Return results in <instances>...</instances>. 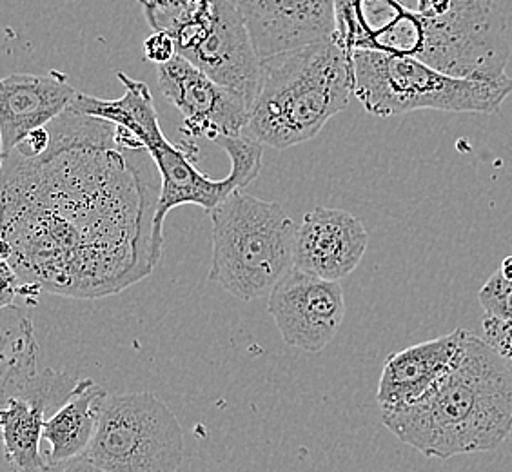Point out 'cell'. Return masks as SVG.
I'll list each match as a JSON object with an SVG mask.
<instances>
[{
    "label": "cell",
    "instance_id": "cell-25",
    "mask_svg": "<svg viewBox=\"0 0 512 472\" xmlns=\"http://www.w3.org/2000/svg\"><path fill=\"white\" fill-rule=\"evenodd\" d=\"M138 2H140V4H142V6H146V4H148L149 0H138Z\"/></svg>",
    "mask_w": 512,
    "mask_h": 472
},
{
    "label": "cell",
    "instance_id": "cell-14",
    "mask_svg": "<svg viewBox=\"0 0 512 472\" xmlns=\"http://www.w3.org/2000/svg\"><path fill=\"white\" fill-rule=\"evenodd\" d=\"M79 91L64 75H10L0 82L2 155L17 148L31 131L46 128L75 102Z\"/></svg>",
    "mask_w": 512,
    "mask_h": 472
},
{
    "label": "cell",
    "instance_id": "cell-9",
    "mask_svg": "<svg viewBox=\"0 0 512 472\" xmlns=\"http://www.w3.org/2000/svg\"><path fill=\"white\" fill-rule=\"evenodd\" d=\"M171 35L178 55L253 104L260 82V57L231 0H206Z\"/></svg>",
    "mask_w": 512,
    "mask_h": 472
},
{
    "label": "cell",
    "instance_id": "cell-24",
    "mask_svg": "<svg viewBox=\"0 0 512 472\" xmlns=\"http://www.w3.org/2000/svg\"><path fill=\"white\" fill-rule=\"evenodd\" d=\"M429 2H431V0H418V11L427 10V6H429Z\"/></svg>",
    "mask_w": 512,
    "mask_h": 472
},
{
    "label": "cell",
    "instance_id": "cell-22",
    "mask_svg": "<svg viewBox=\"0 0 512 472\" xmlns=\"http://www.w3.org/2000/svg\"><path fill=\"white\" fill-rule=\"evenodd\" d=\"M48 472H109L106 469H102L99 465H95L93 462H89L88 458L80 456V458H73L69 462L59 463V465H53L50 467Z\"/></svg>",
    "mask_w": 512,
    "mask_h": 472
},
{
    "label": "cell",
    "instance_id": "cell-20",
    "mask_svg": "<svg viewBox=\"0 0 512 472\" xmlns=\"http://www.w3.org/2000/svg\"><path fill=\"white\" fill-rule=\"evenodd\" d=\"M483 340L493 345L512 369V322H502L483 316Z\"/></svg>",
    "mask_w": 512,
    "mask_h": 472
},
{
    "label": "cell",
    "instance_id": "cell-2",
    "mask_svg": "<svg viewBox=\"0 0 512 472\" xmlns=\"http://www.w3.org/2000/svg\"><path fill=\"white\" fill-rule=\"evenodd\" d=\"M382 422L427 458L493 451L512 433V369L493 345L465 331L444 376L418 402L382 411Z\"/></svg>",
    "mask_w": 512,
    "mask_h": 472
},
{
    "label": "cell",
    "instance_id": "cell-18",
    "mask_svg": "<svg viewBox=\"0 0 512 472\" xmlns=\"http://www.w3.org/2000/svg\"><path fill=\"white\" fill-rule=\"evenodd\" d=\"M2 402L19 396L39 376V344L30 318L15 305H2Z\"/></svg>",
    "mask_w": 512,
    "mask_h": 472
},
{
    "label": "cell",
    "instance_id": "cell-1",
    "mask_svg": "<svg viewBox=\"0 0 512 472\" xmlns=\"http://www.w3.org/2000/svg\"><path fill=\"white\" fill-rule=\"evenodd\" d=\"M39 157L2 155V260L26 293H120L157 266L153 189L137 138L71 104Z\"/></svg>",
    "mask_w": 512,
    "mask_h": 472
},
{
    "label": "cell",
    "instance_id": "cell-10",
    "mask_svg": "<svg viewBox=\"0 0 512 472\" xmlns=\"http://www.w3.org/2000/svg\"><path fill=\"white\" fill-rule=\"evenodd\" d=\"M267 313L289 347L320 353L344 324V289L295 267L269 293Z\"/></svg>",
    "mask_w": 512,
    "mask_h": 472
},
{
    "label": "cell",
    "instance_id": "cell-8",
    "mask_svg": "<svg viewBox=\"0 0 512 472\" xmlns=\"http://www.w3.org/2000/svg\"><path fill=\"white\" fill-rule=\"evenodd\" d=\"M507 28L494 0H453L444 15L422 13V40L414 59L460 79L507 80Z\"/></svg>",
    "mask_w": 512,
    "mask_h": 472
},
{
    "label": "cell",
    "instance_id": "cell-13",
    "mask_svg": "<svg viewBox=\"0 0 512 472\" xmlns=\"http://www.w3.org/2000/svg\"><path fill=\"white\" fill-rule=\"evenodd\" d=\"M367 246L369 233L360 218L344 209L318 206L298 227L295 267L340 282L360 266Z\"/></svg>",
    "mask_w": 512,
    "mask_h": 472
},
{
    "label": "cell",
    "instance_id": "cell-23",
    "mask_svg": "<svg viewBox=\"0 0 512 472\" xmlns=\"http://www.w3.org/2000/svg\"><path fill=\"white\" fill-rule=\"evenodd\" d=\"M500 273H502L505 278L512 280V256L503 258L502 266H500Z\"/></svg>",
    "mask_w": 512,
    "mask_h": 472
},
{
    "label": "cell",
    "instance_id": "cell-4",
    "mask_svg": "<svg viewBox=\"0 0 512 472\" xmlns=\"http://www.w3.org/2000/svg\"><path fill=\"white\" fill-rule=\"evenodd\" d=\"M355 97L353 55L335 37L260 60L246 133L287 149L315 138Z\"/></svg>",
    "mask_w": 512,
    "mask_h": 472
},
{
    "label": "cell",
    "instance_id": "cell-12",
    "mask_svg": "<svg viewBox=\"0 0 512 472\" xmlns=\"http://www.w3.org/2000/svg\"><path fill=\"white\" fill-rule=\"evenodd\" d=\"M260 60L331 39L336 0H231Z\"/></svg>",
    "mask_w": 512,
    "mask_h": 472
},
{
    "label": "cell",
    "instance_id": "cell-3",
    "mask_svg": "<svg viewBox=\"0 0 512 472\" xmlns=\"http://www.w3.org/2000/svg\"><path fill=\"white\" fill-rule=\"evenodd\" d=\"M117 77L126 88V93L120 99H95L79 93L73 104L88 115L104 118L126 129L148 151L151 162L155 164L160 175V195L151 242L153 258L158 264L164 246V222L169 211L186 204L213 211L235 191L249 186L260 175L264 144L247 133L238 137L218 138V146L224 148L231 160V171L220 180L207 177L195 168L188 149L173 146L164 137L148 86L140 80L131 79L122 71L117 73Z\"/></svg>",
    "mask_w": 512,
    "mask_h": 472
},
{
    "label": "cell",
    "instance_id": "cell-7",
    "mask_svg": "<svg viewBox=\"0 0 512 472\" xmlns=\"http://www.w3.org/2000/svg\"><path fill=\"white\" fill-rule=\"evenodd\" d=\"M186 456L175 413L153 393L106 394L84 453L109 472H178Z\"/></svg>",
    "mask_w": 512,
    "mask_h": 472
},
{
    "label": "cell",
    "instance_id": "cell-15",
    "mask_svg": "<svg viewBox=\"0 0 512 472\" xmlns=\"http://www.w3.org/2000/svg\"><path fill=\"white\" fill-rule=\"evenodd\" d=\"M463 335L465 329H456L449 335L389 354L376 393L382 411L418 402L451 367L462 347Z\"/></svg>",
    "mask_w": 512,
    "mask_h": 472
},
{
    "label": "cell",
    "instance_id": "cell-17",
    "mask_svg": "<svg viewBox=\"0 0 512 472\" xmlns=\"http://www.w3.org/2000/svg\"><path fill=\"white\" fill-rule=\"evenodd\" d=\"M50 416L48 407L37 400L10 398L2 402V442L11 472L50 471L46 454L40 451L44 425Z\"/></svg>",
    "mask_w": 512,
    "mask_h": 472
},
{
    "label": "cell",
    "instance_id": "cell-5",
    "mask_svg": "<svg viewBox=\"0 0 512 472\" xmlns=\"http://www.w3.org/2000/svg\"><path fill=\"white\" fill-rule=\"evenodd\" d=\"M211 280L251 302L269 295L295 269L298 226L278 202L235 191L215 207Z\"/></svg>",
    "mask_w": 512,
    "mask_h": 472
},
{
    "label": "cell",
    "instance_id": "cell-16",
    "mask_svg": "<svg viewBox=\"0 0 512 472\" xmlns=\"http://www.w3.org/2000/svg\"><path fill=\"white\" fill-rule=\"evenodd\" d=\"M106 391L91 378H79L68 402L51 414L44 425V442L50 443L46 460L53 465L80 458L97 433Z\"/></svg>",
    "mask_w": 512,
    "mask_h": 472
},
{
    "label": "cell",
    "instance_id": "cell-19",
    "mask_svg": "<svg viewBox=\"0 0 512 472\" xmlns=\"http://www.w3.org/2000/svg\"><path fill=\"white\" fill-rule=\"evenodd\" d=\"M478 300L487 318L512 322V280L505 278L500 269L489 276L478 293Z\"/></svg>",
    "mask_w": 512,
    "mask_h": 472
},
{
    "label": "cell",
    "instance_id": "cell-11",
    "mask_svg": "<svg viewBox=\"0 0 512 472\" xmlns=\"http://www.w3.org/2000/svg\"><path fill=\"white\" fill-rule=\"evenodd\" d=\"M158 86L182 113L184 133L193 138L238 137L249 126L251 102L235 89L218 84L186 57L157 66Z\"/></svg>",
    "mask_w": 512,
    "mask_h": 472
},
{
    "label": "cell",
    "instance_id": "cell-6",
    "mask_svg": "<svg viewBox=\"0 0 512 472\" xmlns=\"http://www.w3.org/2000/svg\"><path fill=\"white\" fill-rule=\"evenodd\" d=\"M355 97L367 113L389 118L418 109L496 115L512 95V79H460L422 60L382 51H353Z\"/></svg>",
    "mask_w": 512,
    "mask_h": 472
},
{
    "label": "cell",
    "instance_id": "cell-21",
    "mask_svg": "<svg viewBox=\"0 0 512 472\" xmlns=\"http://www.w3.org/2000/svg\"><path fill=\"white\" fill-rule=\"evenodd\" d=\"M142 51L144 59L157 66L168 64L178 55L177 42L168 31H155L153 35H149L148 39L144 40Z\"/></svg>",
    "mask_w": 512,
    "mask_h": 472
}]
</instances>
